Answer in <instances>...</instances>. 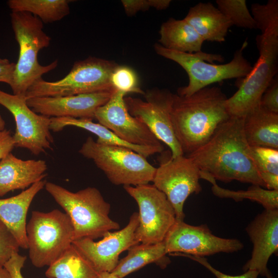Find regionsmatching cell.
Segmentation results:
<instances>
[{
  "label": "cell",
  "mask_w": 278,
  "mask_h": 278,
  "mask_svg": "<svg viewBox=\"0 0 278 278\" xmlns=\"http://www.w3.org/2000/svg\"><path fill=\"white\" fill-rule=\"evenodd\" d=\"M243 121L244 117H230L205 143L186 156L216 180H236L265 187L251 157Z\"/></svg>",
  "instance_id": "6da1fadb"
},
{
  "label": "cell",
  "mask_w": 278,
  "mask_h": 278,
  "mask_svg": "<svg viewBox=\"0 0 278 278\" xmlns=\"http://www.w3.org/2000/svg\"><path fill=\"white\" fill-rule=\"evenodd\" d=\"M227 97L220 88L206 87L188 96L173 94L170 116L173 131L184 155L205 143L231 116Z\"/></svg>",
  "instance_id": "7a4b0ae2"
},
{
  "label": "cell",
  "mask_w": 278,
  "mask_h": 278,
  "mask_svg": "<svg viewBox=\"0 0 278 278\" xmlns=\"http://www.w3.org/2000/svg\"><path fill=\"white\" fill-rule=\"evenodd\" d=\"M46 190L65 211L74 228V240L102 237L120 225L109 216L111 205L96 187H88L76 192L47 182ZM73 240V241H74Z\"/></svg>",
  "instance_id": "3957f363"
},
{
  "label": "cell",
  "mask_w": 278,
  "mask_h": 278,
  "mask_svg": "<svg viewBox=\"0 0 278 278\" xmlns=\"http://www.w3.org/2000/svg\"><path fill=\"white\" fill-rule=\"evenodd\" d=\"M247 45L245 41L240 48L234 53L232 60L221 64L213 63L214 61L224 62V57L219 54L202 51L193 54L182 53L166 49L159 43H155L154 48L157 54L176 62L186 71L188 83L179 88L177 94L188 96L214 83L247 76L252 68L243 55Z\"/></svg>",
  "instance_id": "277c9868"
},
{
  "label": "cell",
  "mask_w": 278,
  "mask_h": 278,
  "mask_svg": "<svg viewBox=\"0 0 278 278\" xmlns=\"http://www.w3.org/2000/svg\"><path fill=\"white\" fill-rule=\"evenodd\" d=\"M12 28L19 46L18 61L15 63L10 86L13 94L24 95L42 75L55 69L56 60L47 65L38 60L39 52L48 47L51 38L43 30V23L37 16L25 12H12Z\"/></svg>",
  "instance_id": "5b68a950"
},
{
  "label": "cell",
  "mask_w": 278,
  "mask_h": 278,
  "mask_svg": "<svg viewBox=\"0 0 278 278\" xmlns=\"http://www.w3.org/2000/svg\"><path fill=\"white\" fill-rule=\"evenodd\" d=\"M255 40L259 58L250 73L239 78L237 91L225 102L231 117L243 118L258 107L277 72L278 32L261 33Z\"/></svg>",
  "instance_id": "8992f818"
},
{
  "label": "cell",
  "mask_w": 278,
  "mask_h": 278,
  "mask_svg": "<svg viewBox=\"0 0 278 278\" xmlns=\"http://www.w3.org/2000/svg\"><path fill=\"white\" fill-rule=\"evenodd\" d=\"M29 256L37 268L50 266L70 247L74 240L71 220L58 209L33 211L26 224Z\"/></svg>",
  "instance_id": "52a82bcc"
},
{
  "label": "cell",
  "mask_w": 278,
  "mask_h": 278,
  "mask_svg": "<svg viewBox=\"0 0 278 278\" xmlns=\"http://www.w3.org/2000/svg\"><path fill=\"white\" fill-rule=\"evenodd\" d=\"M79 152L92 160L115 185L135 186L153 181L156 168L146 158L128 148L101 144L89 136Z\"/></svg>",
  "instance_id": "ba28073f"
},
{
  "label": "cell",
  "mask_w": 278,
  "mask_h": 278,
  "mask_svg": "<svg viewBox=\"0 0 278 278\" xmlns=\"http://www.w3.org/2000/svg\"><path fill=\"white\" fill-rule=\"evenodd\" d=\"M119 65L113 61L94 57L76 61L69 73L55 81L42 78L34 82L25 94L34 97L65 96L115 90L111 75Z\"/></svg>",
  "instance_id": "9c48e42d"
},
{
  "label": "cell",
  "mask_w": 278,
  "mask_h": 278,
  "mask_svg": "<svg viewBox=\"0 0 278 278\" xmlns=\"http://www.w3.org/2000/svg\"><path fill=\"white\" fill-rule=\"evenodd\" d=\"M123 187L138 206V224L135 231L138 242L163 241L176 220L174 208L165 195L149 183Z\"/></svg>",
  "instance_id": "30bf717a"
},
{
  "label": "cell",
  "mask_w": 278,
  "mask_h": 278,
  "mask_svg": "<svg viewBox=\"0 0 278 278\" xmlns=\"http://www.w3.org/2000/svg\"><path fill=\"white\" fill-rule=\"evenodd\" d=\"M26 99L25 95L10 94L0 90V105L12 114L15 121L12 135L14 147L27 149L38 155L52 149L50 117L34 112Z\"/></svg>",
  "instance_id": "8fae6325"
},
{
  "label": "cell",
  "mask_w": 278,
  "mask_h": 278,
  "mask_svg": "<svg viewBox=\"0 0 278 278\" xmlns=\"http://www.w3.org/2000/svg\"><path fill=\"white\" fill-rule=\"evenodd\" d=\"M200 170L185 155L171 158L156 168L153 185L163 192L174 208L176 220L184 221V203L192 194L202 190Z\"/></svg>",
  "instance_id": "7c38bea8"
},
{
  "label": "cell",
  "mask_w": 278,
  "mask_h": 278,
  "mask_svg": "<svg viewBox=\"0 0 278 278\" xmlns=\"http://www.w3.org/2000/svg\"><path fill=\"white\" fill-rule=\"evenodd\" d=\"M167 254H187L204 257L216 253H232L244 248L235 238H224L214 235L206 224L192 225L176 220L163 240Z\"/></svg>",
  "instance_id": "4fadbf2b"
},
{
  "label": "cell",
  "mask_w": 278,
  "mask_h": 278,
  "mask_svg": "<svg viewBox=\"0 0 278 278\" xmlns=\"http://www.w3.org/2000/svg\"><path fill=\"white\" fill-rule=\"evenodd\" d=\"M144 95L145 100L125 97L130 114L142 121L159 141L170 148L171 158L184 155L172 127L170 110L173 93L166 90L153 89Z\"/></svg>",
  "instance_id": "5bb4252c"
},
{
  "label": "cell",
  "mask_w": 278,
  "mask_h": 278,
  "mask_svg": "<svg viewBox=\"0 0 278 278\" xmlns=\"http://www.w3.org/2000/svg\"><path fill=\"white\" fill-rule=\"evenodd\" d=\"M126 94L115 90L109 100L95 113L98 123L123 141L135 146L163 148L161 141L140 119L128 110Z\"/></svg>",
  "instance_id": "9a60e30c"
},
{
  "label": "cell",
  "mask_w": 278,
  "mask_h": 278,
  "mask_svg": "<svg viewBox=\"0 0 278 278\" xmlns=\"http://www.w3.org/2000/svg\"><path fill=\"white\" fill-rule=\"evenodd\" d=\"M138 214L133 213L128 223L122 229L106 233L98 241L90 238L74 240L72 244L98 272H111L117 266L119 255L139 244L135 236Z\"/></svg>",
  "instance_id": "2e32d148"
},
{
  "label": "cell",
  "mask_w": 278,
  "mask_h": 278,
  "mask_svg": "<svg viewBox=\"0 0 278 278\" xmlns=\"http://www.w3.org/2000/svg\"><path fill=\"white\" fill-rule=\"evenodd\" d=\"M114 91L65 96L34 97L26 98L34 112L50 117L95 118L96 110L105 104Z\"/></svg>",
  "instance_id": "e0dca14e"
},
{
  "label": "cell",
  "mask_w": 278,
  "mask_h": 278,
  "mask_svg": "<svg viewBox=\"0 0 278 278\" xmlns=\"http://www.w3.org/2000/svg\"><path fill=\"white\" fill-rule=\"evenodd\" d=\"M246 231L253 248L242 270H256L266 277L271 274L267 267L269 259L278 251V209H265L249 224Z\"/></svg>",
  "instance_id": "ac0fdd59"
},
{
  "label": "cell",
  "mask_w": 278,
  "mask_h": 278,
  "mask_svg": "<svg viewBox=\"0 0 278 278\" xmlns=\"http://www.w3.org/2000/svg\"><path fill=\"white\" fill-rule=\"evenodd\" d=\"M43 160H23L11 152L0 160V197L17 189L25 190L47 176Z\"/></svg>",
  "instance_id": "d6986e66"
},
{
  "label": "cell",
  "mask_w": 278,
  "mask_h": 278,
  "mask_svg": "<svg viewBox=\"0 0 278 278\" xmlns=\"http://www.w3.org/2000/svg\"><path fill=\"white\" fill-rule=\"evenodd\" d=\"M46 180L38 181L19 194L0 199V220L17 240L20 248L28 249L26 217L36 195L45 187Z\"/></svg>",
  "instance_id": "ffe728a7"
},
{
  "label": "cell",
  "mask_w": 278,
  "mask_h": 278,
  "mask_svg": "<svg viewBox=\"0 0 278 278\" xmlns=\"http://www.w3.org/2000/svg\"><path fill=\"white\" fill-rule=\"evenodd\" d=\"M184 19L204 41L224 42L232 26L229 19L210 2H200L190 7Z\"/></svg>",
  "instance_id": "44dd1931"
},
{
  "label": "cell",
  "mask_w": 278,
  "mask_h": 278,
  "mask_svg": "<svg viewBox=\"0 0 278 278\" xmlns=\"http://www.w3.org/2000/svg\"><path fill=\"white\" fill-rule=\"evenodd\" d=\"M243 130L250 147L278 149V113L268 111L259 105L244 117Z\"/></svg>",
  "instance_id": "7402d4cb"
},
{
  "label": "cell",
  "mask_w": 278,
  "mask_h": 278,
  "mask_svg": "<svg viewBox=\"0 0 278 278\" xmlns=\"http://www.w3.org/2000/svg\"><path fill=\"white\" fill-rule=\"evenodd\" d=\"M67 126H74L85 129L97 136L96 142L101 144L123 146L128 148L147 158L155 153H161L163 148L138 146L128 144L118 137L109 129L87 118L72 117H50L49 128L54 132L62 130Z\"/></svg>",
  "instance_id": "603a6c76"
},
{
  "label": "cell",
  "mask_w": 278,
  "mask_h": 278,
  "mask_svg": "<svg viewBox=\"0 0 278 278\" xmlns=\"http://www.w3.org/2000/svg\"><path fill=\"white\" fill-rule=\"evenodd\" d=\"M159 44L164 48L193 54L201 51L203 40L185 20L169 18L159 30Z\"/></svg>",
  "instance_id": "cb8c5ba5"
},
{
  "label": "cell",
  "mask_w": 278,
  "mask_h": 278,
  "mask_svg": "<svg viewBox=\"0 0 278 278\" xmlns=\"http://www.w3.org/2000/svg\"><path fill=\"white\" fill-rule=\"evenodd\" d=\"M128 251L127 255L119 260L112 272L120 278H124L151 263L164 269L170 263L163 241L153 244L139 243L131 247Z\"/></svg>",
  "instance_id": "d4e9b609"
},
{
  "label": "cell",
  "mask_w": 278,
  "mask_h": 278,
  "mask_svg": "<svg viewBox=\"0 0 278 278\" xmlns=\"http://www.w3.org/2000/svg\"><path fill=\"white\" fill-rule=\"evenodd\" d=\"M48 267L47 278H97L99 274L73 244Z\"/></svg>",
  "instance_id": "484cf974"
},
{
  "label": "cell",
  "mask_w": 278,
  "mask_h": 278,
  "mask_svg": "<svg viewBox=\"0 0 278 278\" xmlns=\"http://www.w3.org/2000/svg\"><path fill=\"white\" fill-rule=\"evenodd\" d=\"M71 0H9L12 12H25L38 18L43 23L62 20L70 12Z\"/></svg>",
  "instance_id": "4316f807"
},
{
  "label": "cell",
  "mask_w": 278,
  "mask_h": 278,
  "mask_svg": "<svg viewBox=\"0 0 278 278\" xmlns=\"http://www.w3.org/2000/svg\"><path fill=\"white\" fill-rule=\"evenodd\" d=\"M201 179L212 184V191L214 195L221 198H231L235 201L249 199L262 204L265 209H278V190H269L263 187L252 185L246 190H232L218 186L216 180L206 172L200 171Z\"/></svg>",
  "instance_id": "83f0119b"
},
{
  "label": "cell",
  "mask_w": 278,
  "mask_h": 278,
  "mask_svg": "<svg viewBox=\"0 0 278 278\" xmlns=\"http://www.w3.org/2000/svg\"><path fill=\"white\" fill-rule=\"evenodd\" d=\"M251 155L258 174L269 190H278V149L250 147Z\"/></svg>",
  "instance_id": "f1b7e54d"
},
{
  "label": "cell",
  "mask_w": 278,
  "mask_h": 278,
  "mask_svg": "<svg viewBox=\"0 0 278 278\" xmlns=\"http://www.w3.org/2000/svg\"><path fill=\"white\" fill-rule=\"evenodd\" d=\"M217 8L229 19L232 26L246 29H257L245 0H217Z\"/></svg>",
  "instance_id": "f546056e"
},
{
  "label": "cell",
  "mask_w": 278,
  "mask_h": 278,
  "mask_svg": "<svg viewBox=\"0 0 278 278\" xmlns=\"http://www.w3.org/2000/svg\"><path fill=\"white\" fill-rule=\"evenodd\" d=\"M251 9L257 29H259L262 33L278 31L277 0H269L263 5L253 3Z\"/></svg>",
  "instance_id": "4dcf8cb0"
},
{
  "label": "cell",
  "mask_w": 278,
  "mask_h": 278,
  "mask_svg": "<svg viewBox=\"0 0 278 278\" xmlns=\"http://www.w3.org/2000/svg\"><path fill=\"white\" fill-rule=\"evenodd\" d=\"M110 82L114 90L126 94L130 93L145 94V92L138 86L135 73L128 66H117L111 75Z\"/></svg>",
  "instance_id": "1f68e13d"
},
{
  "label": "cell",
  "mask_w": 278,
  "mask_h": 278,
  "mask_svg": "<svg viewBox=\"0 0 278 278\" xmlns=\"http://www.w3.org/2000/svg\"><path fill=\"white\" fill-rule=\"evenodd\" d=\"M20 248L15 237L0 220V265L4 266L14 254L19 253Z\"/></svg>",
  "instance_id": "d6a6232c"
},
{
  "label": "cell",
  "mask_w": 278,
  "mask_h": 278,
  "mask_svg": "<svg viewBox=\"0 0 278 278\" xmlns=\"http://www.w3.org/2000/svg\"><path fill=\"white\" fill-rule=\"evenodd\" d=\"M126 14L133 16L139 11L148 10L154 8L158 10L167 9L170 0H123L121 1Z\"/></svg>",
  "instance_id": "836d02e7"
},
{
  "label": "cell",
  "mask_w": 278,
  "mask_h": 278,
  "mask_svg": "<svg viewBox=\"0 0 278 278\" xmlns=\"http://www.w3.org/2000/svg\"><path fill=\"white\" fill-rule=\"evenodd\" d=\"M171 255L188 257L203 266L212 272L217 278H257L258 272L254 270H248L239 275H230L223 273L214 268L204 257L195 256L187 254H173Z\"/></svg>",
  "instance_id": "e575fe53"
},
{
  "label": "cell",
  "mask_w": 278,
  "mask_h": 278,
  "mask_svg": "<svg viewBox=\"0 0 278 278\" xmlns=\"http://www.w3.org/2000/svg\"><path fill=\"white\" fill-rule=\"evenodd\" d=\"M260 106L268 111L278 113V80L274 78L263 93Z\"/></svg>",
  "instance_id": "d590c367"
},
{
  "label": "cell",
  "mask_w": 278,
  "mask_h": 278,
  "mask_svg": "<svg viewBox=\"0 0 278 278\" xmlns=\"http://www.w3.org/2000/svg\"><path fill=\"white\" fill-rule=\"evenodd\" d=\"M26 259L25 256L16 253L5 263L4 267L8 271L11 278H23L21 270L24 267Z\"/></svg>",
  "instance_id": "8d00e7d4"
},
{
  "label": "cell",
  "mask_w": 278,
  "mask_h": 278,
  "mask_svg": "<svg viewBox=\"0 0 278 278\" xmlns=\"http://www.w3.org/2000/svg\"><path fill=\"white\" fill-rule=\"evenodd\" d=\"M14 148L12 135L10 130L5 129L0 132V160L10 153Z\"/></svg>",
  "instance_id": "74e56055"
},
{
  "label": "cell",
  "mask_w": 278,
  "mask_h": 278,
  "mask_svg": "<svg viewBox=\"0 0 278 278\" xmlns=\"http://www.w3.org/2000/svg\"><path fill=\"white\" fill-rule=\"evenodd\" d=\"M15 67V63L0 64V82L11 85Z\"/></svg>",
  "instance_id": "f35d334b"
},
{
  "label": "cell",
  "mask_w": 278,
  "mask_h": 278,
  "mask_svg": "<svg viewBox=\"0 0 278 278\" xmlns=\"http://www.w3.org/2000/svg\"><path fill=\"white\" fill-rule=\"evenodd\" d=\"M97 278H120L113 273L109 272H102L99 274Z\"/></svg>",
  "instance_id": "ab89813d"
},
{
  "label": "cell",
  "mask_w": 278,
  "mask_h": 278,
  "mask_svg": "<svg viewBox=\"0 0 278 278\" xmlns=\"http://www.w3.org/2000/svg\"><path fill=\"white\" fill-rule=\"evenodd\" d=\"M0 278H11L8 271L2 265H0Z\"/></svg>",
  "instance_id": "60d3db41"
},
{
  "label": "cell",
  "mask_w": 278,
  "mask_h": 278,
  "mask_svg": "<svg viewBox=\"0 0 278 278\" xmlns=\"http://www.w3.org/2000/svg\"><path fill=\"white\" fill-rule=\"evenodd\" d=\"M5 121L0 114V132L5 129Z\"/></svg>",
  "instance_id": "b9f144b4"
},
{
  "label": "cell",
  "mask_w": 278,
  "mask_h": 278,
  "mask_svg": "<svg viewBox=\"0 0 278 278\" xmlns=\"http://www.w3.org/2000/svg\"><path fill=\"white\" fill-rule=\"evenodd\" d=\"M10 63V62L8 59L0 58V64H7V63Z\"/></svg>",
  "instance_id": "7bdbcfd3"
},
{
  "label": "cell",
  "mask_w": 278,
  "mask_h": 278,
  "mask_svg": "<svg viewBox=\"0 0 278 278\" xmlns=\"http://www.w3.org/2000/svg\"><path fill=\"white\" fill-rule=\"evenodd\" d=\"M266 278H274V277L271 275V274H270L269 275L266 276Z\"/></svg>",
  "instance_id": "ee69618b"
}]
</instances>
